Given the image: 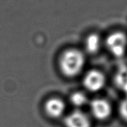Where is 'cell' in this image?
<instances>
[{
  "label": "cell",
  "mask_w": 127,
  "mask_h": 127,
  "mask_svg": "<svg viewBox=\"0 0 127 127\" xmlns=\"http://www.w3.org/2000/svg\"><path fill=\"white\" fill-rule=\"evenodd\" d=\"M86 62L85 55L77 49H68L60 57L59 66L62 73L67 77L77 76L83 70Z\"/></svg>",
  "instance_id": "1"
},
{
  "label": "cell",
  "mask_w": 127,
  "mask_h": 127,
  "mask_svg": "<svg viewBox=\"0 0 127 127\" xmlns=\"http://www.w3.org/2000/svg\"><path fill=\"white\" fill-rule=\"evenodd\" d=\"M105 45L111 55L116 58H121L127 51V34L120 31L111 33L106 38Z\"/></svg>",
  "instance_id": "2"
},
{
  "label": "cell",
  "mask_w": 127,
  "mask_h": 127,
  "mask_svg": "<svg viewBox=\"0 0 127 127\" xmlns=\"http://www.w3.org/2000/svg\"><path fill=\"white\" fill-rule=\"evenodd\" d=\"M106 78L100 70L92 69L86 72L83 79V84L85 88L91 92H96L105 87Z\"/></svg>",
  "instance_id": "3"
},
{
  "label": "cell",
  "mask_w": 127,
  "mask_h": 127,
  "mask_svg": "<svg viewBox=\"0 0 127 127\" xmlns=\"http://www.w3.org/2000/svg\"><path fill=\"white\" fill-rule=\"evenodd\" d=\"M90 109L93 117L100 121L108 119L112 113V107L110 102L102 98L92 100L90 102Z\"/></svg>",
  "instance_id": "4"
},
{
  "label": "cell",
  "mask_w": 127,
  "mask_h": 127,
  "mask_svg": "<svg viewBox=\"0 0 127 127\" xmlns=\"http://www.w3.org/2000/svg\"><path fill=\"white\" fill-rule=\"evenodd\" d=\"M66 127H91V120L85 112L75 110L68 113L64 118Z\"/></svg>",
  "instance_id": "5"
},
{
  "label": "cell",
  "mask_w": 127,
  "mask_h": 127,
  "mask_svg": "<svg viewBox=\"0 0 127 127\" xmlns=\"http://www.w3.org/2000/svg\"><path fill=\"white\" fill-rule=\"evenodd\" d=\"M66 109L65 102L60 98L53 97L47 100L44 104V111L52 118H58L62 116Z\"/></svg>",
  "instance_id": "6"
},
{
  "label": "cell",
  "mask_w": 127,
  "mask_h": 127,
  "mask_svg": "<svg viewBox=\"0 0 127 127\" xmlns=\"http://www.w3.org/2000/svg\"><path fill=\"white\" fill-rule=\"evenodd\" d=\"M101 47L100 36L97 33H91L86 38L85 41V48L90 54L96 53Z\"/></svg>",
  "instance_id": "7"
},
{
  "label": "cell",
  "mask_w": 127,
  "mask_h": 127,
  "mask_svg": "<svg viewBox=\"0 0 127 127\" xmlns=\"http://www.w3.org/2000/svg\"><path fill=\"white\" fill-rule=\"evenodd\" d=\"M70 101L75 107L80 108L88 102V99L85 93L78 91L71 94L70 97Z\"/></svg>",
  "instance_id": "8"
},
{
  "label": "cell",
  "mask_w": 127,
  "mask_h": 127,
  "mask_svg": "<svg viewBox=\"0 0 127 127\" xmlns=\"http://www.w3.org/2000/svg\"><path fill=\"white\" fill-rule=\"evenodd\" d=\"M116 83L120 88L127 92V69L119 70L116 75Z\"/></svg>",
  "instance_id": "9"
},
{
  "label": "cell",
  "mask_w": 127,
  "mask_h": 127,
  "mask_svg": "<svg viewBox=\"0 0 127 127\" xmlns=\"http://www.w3.org/2000/svg\"><path fill=\"white\" fill-rule=\"evenodd\" d=\"M119 115L121 118L127 122V97L122 100L120 103L118 107Z\"/></svg>",
  "instance_id": "10"
}]
</instances>
